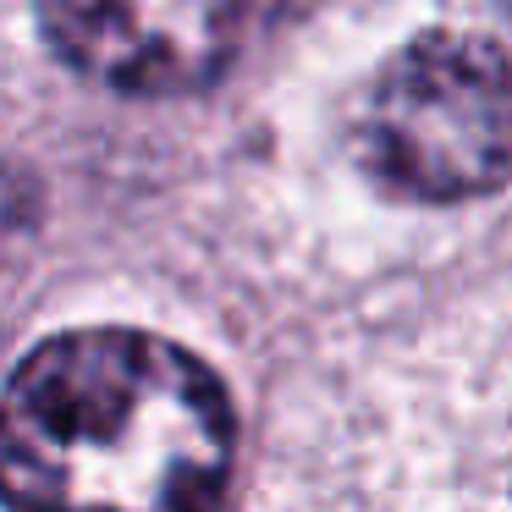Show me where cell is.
Wrapping results in <instances>:
<instances>
[{"instance_id": "1", "label": "cell", "mask_w": 512, "mask_h": 512, "mask_svg": "<svg viewBox=\"0 0 512 512\" xmlns=\"http://www.w3.org/2000/svg\"><path fill=\"white\" fill-rule=\"evenodd\" d=\"M237 419L215 369L149 331L39 342L0 391L12 512H215Z\"/></svg>"}, {"instance_id": "2", "label": "cell", "mask_w": 512, "mask_h": 512, "mask_svg": "<svg viewBox=\"0 0 512 512\" xmlns=\"http://www.w3.org/2000/svg\"><path fill=\"white\" fill-rule=\"evenodd\" d=\"M358 149L402 199H479L512 182V56L485 34L435 28L369 89Z\"/></svg>"}, {"instance_id": "3", "label": "cell", "mask_w": 512, "mask_h": 512, "mask_svg": "<svg viewBox=\"0 0 512 512\" xmlns=\"http://www.w3.org/2000/svg\"><path fill=\"white\" fill-rule=\"evenodd\" d=\"M292 0H39L45 39L100 89L199 94Z\"/></svg>"}]
</instances>
